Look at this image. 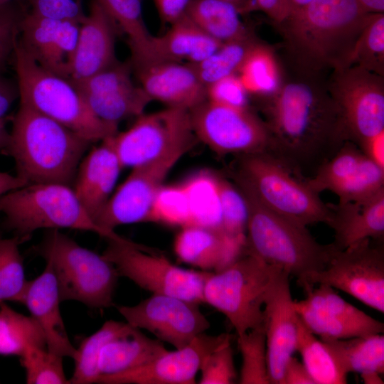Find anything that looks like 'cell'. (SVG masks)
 I'll return each mask as SVG.
<instances>
[{
  "mask_svg": "<svg viewBox=\"0 0 384 384\" xmlns=\"http://www.w3.org/2000/svg\"><path fill=\"white\" fill-rule=\"evenodd\" d=\"M276 92L260 99L269 133L267 151L305 178L349 141L326 75L287 63Z\"/></svg>",
  "mask_w": 384,
  "mask_h": 384,
  "instance_id": "6da1fadb",
  "label": "cell"
},
{
  "mask_svg": "<svg viewBox=\"0 0 384 384\" xmlns=\"http://www.w3.org/2000/svg\"><path fill=\"white\" fill-rule=\"evenodd\" d=\"M370 14L358 0H312L274 25L288 63L329 75L346 65Z\"/></svg>",
  "mask_w": 384,
  "mask_h": 384,
  "instance_id": "7a4b0ae2",
  "label": "cell"
},
{
  "mask_svg": "<svg viewBox=\"0 0 384 384\" xmlns=\"http://www.w3.org/2000/svg\"><path fill=\"white\" fill-rule=\"evenodd\" d=\"M11 120L10 138L3 153L14 159L16 175L28 184L71 186L92 143L20 101Z\"/></svg>",
  "mask_w": 384,
  "mask_h": 384,
  "instance_id": "3957f363",
  "label": "cell"
},
{
  "mask_svg": "<svg viewBox=\"0 0 384 384\" xmlns=\"http://www.w3.org/2000/svg\"><path fill=\"white\" fill-rule=\"evenodd\" d=\"M236 185L247 206L246 254L296 277L299 284L325 267L337 249L333 243L320 244L306 226L270 210L247 188Z\"/></svg>",
  "mask_w": 384,
  "mask_h": 384,
  "instance_id": "277c9868",
  "label": "cell"
},
{
  "mask_svg": "<svg viewBox=\"0 0 384 384\" xmlns=\"http://www.w3.org/2000/svg\"><path fill=\"white\" fill-rule=\"evenodd\" d=\"M234 183L270 210L300 225H329L331 210L304 178L267 151L239 156Z\"/></svg>",
  "mask_w": 384,
  "mask_h": 384,
  "instance_id": "5b68a950",
  "label": "cell"
},
{
  "mask_svg": "<svg viewBox=\"0 0 384 384\" xmlns=\"http://www.w3.org/2000/svg\"><path fill=\"white\" fill-rule=\"evenodd\" d=\"M5 228L23 241L37 230L70 228L95 233L107 240L127 241L97 225L73 187L56 183H28L0 197Z\"/></svg>",
  "mask_w": 384,
  "mask_h": 384,
  "instance_id": "8992f818",
  "label": "cell"
},
{
  "mask_svg": "<svg viewBox=\"0 0 384 384\" xmlns=\"http://www.w3.org/2000/svg\"><path fill=\"white\" fill-rule=\"evenodd\" d=\"M14 67L19 101L57 121L92 143L118 132V127L98 119L69 79L40 66L18 42Z\"/></svg>",
  "mask_w": 384,
  "mask_h": 384,
  "instance_id": "52a82bcc",
  "label": "cell"
},
{
  "mask_svg": "<svg viewBox=\"0 0 384 384\" xmlns=\"http://www.w3.org/2000/svg\"><path fill=\"white\" fill-rule=\"evenodd\" d=\"M35 250L51 264L61 302L77 301L93 309L113 306L119 275L102 255L80 246L57 229L50 230Z\"/></svg>",
  "mask_w": 384,
  "mask_h": 384,
  "instance_id": "ba28073f",
  "label": "cell"
},
{
  "mask_svg": "<svg viewBox=\"0 0 384 384\" xmlns=\"http://www.w3.org/2000/svg\"><path fill=\"white\" fill-rule=\"evenodd\" d=\"M280 271L245 253L225 269L208 272L203 302L222 313L239 336L263 325L265 300Z\"/></svg>",
  "mask_w": 384,
  "mask_h": 384,
  "instance_id": "9c48e42d",
  "label": "cell"
},
{
  "mask_svg": "<svg viewBox=\"0 0 384 384\" xmlns=\"http://www.w3.org/2000/svg\"><path fill=\"white\" fill-rule=\"evenodd\" d=\"M107 240L102 256L114 265L119 277L128 278L151 294L203 302V287L209 272L181 268L129 240Z\"/></svg>",
  "mask_w": 384,
  "mask_h": 384,
  "instance_id": "30bf717a",
  "label": "cell"
},
{
  "mask_svg": "<svg viewBox=\"0 0 384 384\" xmlns=\"http://www.w3.org/2000/svg\"><path fill=\"white\" fill-rule=\"evenodd\" d=\"M324 284L341 290L368 306L384 312V250L365 239L336 249L325 267L300 285L304 290Z\"/></svg>",
  "mask_w": 384,
  "mask_h": 384,
  "instance_id": "8fae6325",
  "label": "cell"
},
{
  "mask_svg": "<svg viewBox=\"0 0 384 384\" xmlns=\"http://www.w3.org/2000/svg\"><path fill=\"white\" fill-rule=\"evenodd\" d=\"M195 137L219 156H237L268 151L266 125L250 108L206 100L189 111Z\"/></svg>",
  "mask_w": 384,
  "mask_h": 384,
  "instance_id": "7c38bea8",
  "label": "cell"
},
{
  "mask_svg": "<svg viewBox=\"0 0 384 384\" xmlns=\"http://www.w3.org/2000/svg\"><path fill=\"white\" fill-rule=\"evenodd\" d=\"M327 83L349 141L358 146L384 132L383 76L351 65L333 70Z\"/></svg>",
  "mask_w": 384,
  "mask_h": 384,
  "instance_id": "4fadbf2b",
  "label": "cell"
},
{
  "mask_svg": "<svg viewBox=\"0 0 384 384\" xmlns=\"http://www.w3.org/2000/svg\"><path fill=\"white\" fill-rule=\"evenodd\" d=\"M137 118L128 129L112 137L114 149L123 168L135 167L193 144L196 137L188 110L167 107Z\"/></svg>",
  "mask_w": 384,
  "mask_h": 384,
  "instance_id": "5bb4252c",
  "label": "cell"
},
{
  "mask_svg": "<svg viewBox=\"0 0 384 384\" xmlns=\"http://www.w3.org/2000/svg\"><path fill=\"white\" fill-rule=\"evenodd\" d=\"M193 145L183 146L151 161L132 168L102 208L95 222L114 232L117 226L147 222L153 201L169 172Z\"/></svg>",
  "mask_w": 384,
  "mask_h": 384,
  "instance_id": "9a60e30c",
  "label": "cell"
},
{
  "mask_svg": "<svg viewBox=\"0 0 384 384\" xmlns=\"http://www.w3.org/2000/svg\"><path fill=\"white\" fill-rule=\"evenodd\" d=\"M198 305L177 297L152 294L134 306H117V309L131 326L181 348L210 327Z\"/></svg>",
  "mask_w": 384,
  "mask_h": 384,
  "instance_id": "2e32d148",
  "label": "cell"
},
{
  "mask_svg": "<svg viewBox=\"0 0 384 384\" xmlns=\"http://www.w3.org/2000/svg\"><path fill=\"white\" fill-rule=\"evenodd\" d=\"M294 307L306 327L321 340L343 339L383 333V322L343 299L333 287L320 284L304 290Z\"/></svg>",
  "mask_w": 384,
  "mask_h": 384,
  "instance_id": "e0dca14e",
  "label": "cell"
},
{
  "mask_svg": "<svg viewBox=\"0 0 384 384\" xmlns=\"http://www.w3.org/2000/svg\"><path fill=\"white\" fill-rule=\"evenodd\" d=\"M129 62L117 60L84 80H70L92 112L100 120L118 127L132 117H139L152 100L132 78Z\"/></svg>",
  "mask_w": 384,
  "mask_h": 384,
  "instance_id": "ac0fdd59",
  "label": "cell"
},
{
  "mask_svg": "<svg viewBox=\"0 0 384 384\" xmlns=\"http://www.w3.org/2000/svg\"><path fill=\"white\" fill-rule=\"evenodd\" d=\"M228 334H201L188 344L167 351L142 367L122 373L102 375L100 384H193L204 357L229 338Z\"/></svg>",
  "mask_w": 384,
  "mask_h": 384,
  "instance_id": "d6986e66",
  "label": "cell"
},
{
  "mask_svg": "<svg viewBox=\"0 0 384 384\" xmlns=\"http://www.w3.org/2000/svg\"><path fill=\"white\" fill-rule=\"evenodd\" d=\"M289 276L283 270L279 272L264 304L270 384H283L286 365L296 351L299 316L291 294Z\"/></svg>",
  "mask_w": 384,
  "mask_h": 384,
  "instance_id": "ffe728a7",
  "label": "cell"
},
{
  "mask_svg": "<svg viewBox=\"0 0 384 384\" xmlns=\"http://www.w3.org/2000/svg\"><path fill=\"white\" fill-rule=\"evenodd\" d=\"M80 23L59 21L27 12L20 28L18 43L42 68L69 79Z\"/></svg>",
  "mask_w": 384,
  "mask_h": 384,
  "instance_id": "44dd1931",
  "label": "cell"
},
{
  "mask_svg": "<svg viewBox=\"0 0 384 384\" xmlns=\"http://www.w3.org/2000/svg\"><path fill=\"white\" fill-rule=\"evenodd\" d=\"M117 26L96 0L80 23L70 80L88 78L117 61L115 38Z\"/></svg>",
  "mask_w": 384,
  "mask_h": 384,
  "instance_id": "7402d4cb",
  "label": "cell"
},
{
  "mask_svg": "<svg viewBox=\"0 0 384 384\" xmlns=\"http://www.w3.org/2000/svg\"><path fill=\"white\" fill-rule=\"evenodd\" d=\"M60 302L55 275L51 264L46 262L42 273L27 281L20 303L27 307L43 330L47 349L74 360L77 348L68 338L60 311Z\"/></svg>",
  "mask_w": 384,
  "mask_h": 384,
  "instance_id": "603a6c76",
  "label": "cell"
},
{
  "mask_svg": "<svg viewBox=\"0 0 384 384\" xmlns=\"http://www.w3.org/2000/svg\"><path fill=\"white\" fill-rule=\"evenodd\" d=\"M141 87L153 100L191 110L206 98V87L190 64L156 62L134 70Z\"/></svg>",
  "mask_w": 384,
  "mask_h": 384,
  "instance_id": "cb8c5ba5",
  "label": "cell"
},
{
  "mask_svg": "<svg viewBox=\"0 0 384 384\" xmlns=\"http://www.w3.org/2000/svg\"><path fill=\"white\" fill-rule=\"evenodd\" d=\"M174 251L181 262L216 272L245 253V239L230 238L222 230L188 225L176 234Z\"/></svg>",
  "mask_w": 384,
  "mask_h": 384,
  "instance_id": "d4e9b609",
  "label": "cell"
},
{
  "mask_svg": "<svg viewBox=\"0 0 384 384\" xmlns=\"http://www.w3.org/2000/svg\"><path fill=\"white\" fill-rule=\"evenodd\" d=\"M112 137L103 139L85 155L73 184L76 196L94 221L110 198L123 169Z\"/></svg>",
  "mask_w": 384,
  "mask_h": 384,
  "instance_id": "484cf974",
  "label": "cell"
},
{
  "mask_svg": "<svg viewBox=\"0 0 384 384\" xmlns=\"http://www.w3.org/2000/svg\"><path fill=\"white\" fill-rule=\"evenodd\" d=\"M334 231L332 242L345 249L365 239L381 241L384 236V190L363 201L329 204Z\"/></svg>",
  "mask_w": 384,
  "mask_h": 384,
  "instance_id": "4316f807",
  "label": "cell"
},
{
  "mask_svg": "<svg viewBox=\"0 0 384 384\" xmlns=\"http://www.w3.org/2000/svg\"><path fill=\"white\" fill-rule=\"evenodd\" d=\"M170 25L166 33L153 38L151 63L182 60L189 64L197 63L223 43L203 32L185 14Z\"/></svg>",
  "mask_w": 384,
  "mask_h": 384,
  "instance_id": "83f0119b",
  "label": "cell"
},
{
  "mask_svg": "<svg viewBox=\"0 0 384 384\" xmlns=\"http://www.w3.org/2000/svg\"><path fill=\"white\" fill-rule=\"evenodd\" d=\"M167 351L162 342L146 336L132 326L107 343L99 361L100 375L122 373L145 366Z\"/></svg>",
  "mask_w": 384,
  "mask_h": 384,
  "instance_id": "f1b7e54d",
  "label": "cell"
},
{
  "mask_svg": "<svg viewBox=\"0 0 384 384\" xmlns=\"http://www.w3.org/2000/svg\"><path fill=\"white\" fill-rule=\"evenodd\" d=\"M126 34L131 50V65L137 70L152 62L153 38L142 15V0H96Z\"/></svg>",
  "mask_w": 384,
  "mask_h": 384,
  "instance_id": "f546056e",
  "label": "cell"
},
{
  "mask_svg": "<svg viewBox=\"0 0 384 384\" xmlns=\"http://www.w3.org/2000/svg\"><path fill=\"white\" fill-rule=\"evenodd\" d=\"M322 341V340H321ZM338 368L346 375L384 372L383 333L343 339L322 341Z\"/></svg>",
  "mask_w": 384,
  "mask_h": 384,
  "instance_id": "4dcf8cb0",
  "label": "cell"
},
{
  "mask_svg": "<svg viewBox=\"0 0 384 384\" xmlns=\"http://www.w3.org/2000/svg\"><path fill=\"white\" fill-rule=\"evenodd\" d=\"M185 14L203 32L220 43L253 33L242 21L239 11L223 0H191Z\"/></svg>",
  "mask_w": 384,
  "mask_h": 384,
  "instance_id": "1f68e13d",
  "label": "cell"
},
{
  "mask_svg": "<svg viewBox=\"0 0 384 384\" xmlns=\"http://www.w3.org/2000/svg\"><path fill=\"white\" fill-rule=\"evenodd\" d=\"M182 184L188 196L191 225L222 230L217 174L201 170L188 177Z\"/></svg>",
  "mask_w": 384,
  "mask_h": 384,
  "instance_id": "d6a6232c",
  "label": "cell"
},
{
  "mask_svg": "<svg viewBox=\"0 0 384 384\" xmlns=\"http://www.w3.org/2000/svg\"><path fill=\"white\" fill-rule=\"evenodd\" d=\"M238 75L249 94L267 96L281 84L282 64L272 48L259 42L247 55Z\"/></svg>",
  "mask_w": 384,
  "mask_h": 384,
  "instance_id": "836d02e7",
  "label": "cell"
},
{
  "mask_svg": "<svg viewBox=\"0 0 384 384\" xmlns=\"http://www.w3.org/2000/svg\"><path fill=\"white\" fill-rule=\"evenodd\" d=\"M46 348V337L36 321L0 304V356H21L30 347Z\"/></svg>",
  "mask_w": 384,
  "mask_h": 384,
  "instance_id": "e575fe53",
  "label": "cell"
},
{
  "mask_svg": "<svg viewBox=\"0 0 384 384\" xmlns=\"http://www.w3.org/2000/svg\"><path fill=\"white\" fill-rule=\"evenodd\" d=\"M132 326L128 323L109 320L93 334L85 338L77 349L75 369L69 380L72 384L95 383L100 375L99 361L104 346L113 338L128 331Z\"/></svg>",
  "mask_w": 384,
  "mask_h": 384,
  "instance_id": "d590c367",
  "label": "cell"
},
{
  "mask_svg": "<svg viewBox=\"0 0 384 384\" xmlns=\"http://www.w3.org/2000/svg\"><path fill=\"white\" fill-rule=\"evenodd\" d=\"M296 351L315 384H344L347 375L338 367L325 343L299 317Z\"/></svg>",
  "mask_w": 384,
  "mask_h": 384,
  "instance_id": "8d00e7d4",
  "label": "cell"
},
{
  "mask_svg": "<svg viewBox=\"0 0 384 384\" xmlns=\"http://www.w3.org/2000/svg\"><path fill=\"white\" fill-rule=\"evenodd\" d=\"M257 43L254 33L225 42L203 60L190 65L206 87L221 78L238 74L247 55Z\"/></svg>",
  "mask_w": 384,
  "mask_h": 384,
  "instance_id": "74e56055",
  "label": "cell"
},
{
  "mask_svg": "<svg viewBox=\"0 0 384 384\" xmlns=\"http://www.w3.org/2000/svg\"><path fill=\"white\" fill-rule=\"evenodd\" d=\"M365 157L355 143L347 141L312 176L305 178V182L319 194L324 191L332 192L358 170Z\"/></svg>",
  "mask_w": 384,
  "mask_h": 384,
  "instance_id": "f35d334b",
  "label": "cell"
},
{
  "mask_svg": "<svg viewBox=\"0 0 384 384\" xmlns=\"http://www.w3.org/2000/svg\"><path fill=\"white\" fill-rule=\"evenodd\" d=\"M351 65L359 66L383 76V13L370 14L368 21L355 43L344 67Z\"/></svg>",
  "mask_w": 384,
  "mask_h": 384,
  "instance_id": "ab89813d",
  "label": "cell"
},
{
  "mask_svg": "<svg viewBox=\"0 0 384 384\" xmlns=\"http://www.w3.org/2000/svg\"><path fill=\"white\" fill-rule=\"evenodd\" d=\"M23 240L14 236L4 238L0 233V304L18 302L27 281L19 245Z\"/></svg>",
  "mask_w": 384,
  "mask_h": 384,
  "instance_id": "60d3db41",
  "label": "cell"
},
{
  "mask_svg": "<svg viewBox=\"0 0 384 384\" xmlns=\"http://www.w3.org/2000/svg\"><path fill=\"white\" fill-rule=\"evenodd\" d=\"M241 384H270L264 325L238 336Z\"/></svg>",
  "mask_w": 384,
  "mask_h": 384,
  "instance_id": "b9f144b4",
  "label": "cell"
},
{
  "mask_svg": "<svg viewBox=\"0 0 384 384\" xmlns=\"http://www.w3.org/2000/svg\"><path fill=\"white\" fill-rule=\"evenodd\" d=\"M147 222L180 228L191 225L188 196L182 183L160 188L151 204Z\"/></svg>",
  "mask_w": 384,
  "mask_h": 384,
  "instance_id": "7bdbcfd3",
  "label": "cell"
},
{
  "mask_svg": "<svg viewBox=\"0 0 384 384\" xmlns=\"http://www.w3.org/2000/svg\"><path fill=\"white\" fill-rule=\"evenodd\" d=\"M221 208V228L229 237L245 239L248 210L245 198L235 183L217 175Z\"/></svg>",
  "mask_w": 384,
  "mask_h": 384,
  "instance_id": "ee69618b",
  "label": "cell"
},
{
  "mask_svg": "<svg viewBox=\"0 0 384 384\" xmlns=\"http://www.w3.org/2000/svg\"><path fill=\"white\" fill-rule=\"evenodd\" d=\"M63 357L47 348L30 347L20 356V362L25 369L28 384H67Z\"/></svg>",
  "mask_w": 384,
  "mask_h": 384,
  "instance_id": "f6af8a7d",
  "label": "cell"
},
{
  "mask_svg": "<svg viewBox=\"0 0 384 384\" xmlns=\"http://www.w3.org/2000/svg\"><path fill=\"white\" fill-rule=\"evenodd\" d=\"M13 1L0 6V74L14 58L21 22L28 11L21 4Z\"/></svg>",
  "mask_w": 384,
  "mask_h": 384,
  "instance_id": "bcb514c9",
  "label": "cell"
},
{
  "mask_svg": "<svg viewBox=\"0 0 384 384\" xmlns=\"http://www.w3.org/2000/svg\"><path fill=\"white\" fill-rule=\"evenodd\" d=\"M230 337L208 353L199 371L201 384H230L236 378Z\"/></svg>",
  "mask_w": 384,
  "mask_h": 384,
  "instance_id": "7dc6e473",
  "label": "cell"
},
{
  "mask_svg": "<svg viewBox=\"0 0 384 384\" xmlns=\"http://www.w3.org/2000/svg\"><path fill=\"white\" fill-rule=\"evenodd\" d=\"M249 93L238 74L221 78L206 87L208 101L237 108H250Z\"/></svg>",
  "mask_w": 384,
  "mask_h": 384,
  "instance_id": "c3c4849f",
  "label": "cell"
},
{
  "mask_svg": "<svg viewBox=\"0 0 384 384\" xmlns=\"http://www.w3.org/2000/svg\"><path fill=\"white\" fill-rule=\"evenodd\" d=\"M82 0H30L31 10L36 15L59 21L80 23L85 14Z\"/></svg>",
  "mask_w": 384,
  "mask_h": 384,
  "instance_id": "681fc988",
  "label": "cell"
},
{
  "mask_svg": "<svg viewBox=\"0 0 384 384\" xmlns=\"http://www.w3.org/2000/svg\"><path fill=\"white\" fill-rule=\"evenodd\" d=\"M191 0H154L161 20L171 24L183 15Z\"/></svg>",
  "mask_w": 384,
  "mask_h": 384,
  "instance_id": "f907efd6",
  "label": "cell"
},
{
  "mask_svg": "<svg viewBox=\"0 0 384 384\" xmlns=\"http://www.w3.org/2000/svg\"><path fill=\"white\" fill-rule=\"evenodd\" d=\"M19 98V90L16 81L0 74V118L8 116L7 113L14 102Z\"/></svg>",
  "mask_w": 384,
  "mask_h": 384,
  "instance_id": "816d5d0a",
  "label": "cell"
},
{
  "mask_svg": "<svg viewBox=\"0 0 384 384\" xmlns=\"http://www.w3.org/2000/svg\"><path fill=\"white\" fill-rule=\"evenodd\" d=\"M283 384H315L303 363L294 357L287 362Z\"/></svg>",
  "mask_w": 384,
  "mask_h": 384,
  "instance_id": "f5cc1de1",
  "label": "cell"
},
{
  "mask_svg": "<svg viewBox=\"0 0 384 384\" xmlns=\"http://www.w3.org/2000/svg\"><path fill=\"white\" fill-rule=\"evenodd\" d=\"M358 146L368 159L384 169V132L361 142Z\"/></svg>",
  "mask_w": 384,
  "mask_h": 384,
  "instance_id": "db71d44e",
  "label": "cell"
},
{
  "mask_svg": "<svg viewBox=\"0 0 384 384\" xmlns=\"http://www.w3.org/2000/svg\"><path fill=\"white\" fill-rule=\"evenodd\" d=\"M253 11L260 10L267 14L274 23L285 18L289 12L284 0H252Z\"/></svg>",
  "mask_w": 384,
  "mask_h": 384,
  "instance_id": "11a10c76",
  "label": "cell"
},
{
  "mask_svg": "<svg viewBox=\"0 0 384 384\" xmlns=\"http://www.w3.org/2000/svg\"><path fill=\"white\" fill-rule=\"evenodd\" d=\"M28 183L17 175L0 171V197Z\"/></svg>",
  "mask_w": 384,
  "mask_h": 384,
  "instance_id": "9f6ffc18",
  "label": "cell"
},
{
  "mask_svg": "<svg viewBox=\"0 0 384 384\" xmlns=\"http://www.w3.org/2000/svg\"><path fill=\"white\" fill-rule=\"evenodd\" d=\"M363 9L368 14H380L384 11V0H358Z\"/></svg>",
  "mask_w": 384,
  "mask_h": 384,
  "instance_id": "6f0895ef",
  "label": "cell"
},
{
  "mask_svg": "<svg viewBox=\"0 0 384 384\" xmlns=\"http://www.w3.org/2000/svg\"><path fill=\"white\" fill-rule=\"evenodd\" d=\"M11 119L9 115L0 118V152H4L9 144L10 131L7 129V123Z\"/></svg>",
  "mask_w": 384,
  "mask_h": 384,
  "instance_id": "680465c9",
  "label": "cell"
},
{
  "mask_svg": "<svg viewBox=\"0 0 384 384\" xmlns=\"http://www.w3.org/2000/svg\"><path fill=\"white\" fill-rule=\"evenodd\" d=\"M233 5L241 14H246L253 11L252 0H223Z\"/></svg>",
  "mask_w": 384,
  "mask_h": 384,
  "instance_id": "91938a15",
  "label": "cell"
},
{
  "mask_svg": "<svg viewBox=\"0 0 384 384\" xmlns=\"http://www.w3.org/2000/svg\"><path fill=\"white\" fill-rule=\"evenodd\" d=\"M284 1L286 3L287 9H288V12H289L288 15H289L290 13L304 7V6L310 3L312 0H284Z\"/></svg>",
  "mask_w": 384,
  "mask_h": 384,
  "instance_id": "94428289",
  "label": "cell"
},
{
  "mask_svg": "<svg viewBox=\"0 0 384 384\" xmlns=\"http://www.w3.org/2000/svg\"><path fill=\"white\" fill-rule=\"evenodd\" d=\"M380 375L377 373H368L361 375V377L366 384H381L383 381Z\"/></svg>",
  "mask_w": 384,
  "mask_h": 384,
  "instance_id": "6125c7cd",
  "label": "cell"
},
{
  "mask_svg": "<svg viewBox=\"0 0 384 384\" xmlns=\"http://www.w3.org/2000/svg\"><path fill=\"white\" fill-rule=\"evenodd\" d=\"M23 1H26L27 2L30 1V0H0V6H1L3 4H7V3H9V2Z\"/></svg>",
  "mask_w": 384,
  "mask_h": 384,
  "instance_id": "be15d7a7",
  "label": "cell"
}]
</instances>
